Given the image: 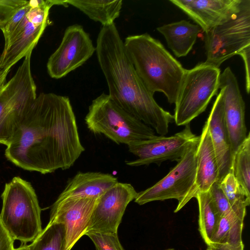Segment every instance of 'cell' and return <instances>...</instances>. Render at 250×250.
<instances>
[{
    "mask_svg": "<svg viewBox=\"0 0 250 250\" xmlns=\"http://www.w3.org/2000/svg\"><path fill=\"white\" fill-rule=\"evenodd\" d=\"M84 150L69 98L41 93L6 146L5 156L24 170L45 174L69 168Z\"/></svg>",
    "mask_w": 250,
    "mask_h": 250,
    "instance_id": "6da1fadb",
    "label": "cell"
},
{
    "mask_svg": "<svg viewBox=\"0 0 250 250\" xmlns=\"http://www.w3.org/2000/svg\"><path fill=\"white\" fill-rule=\"evenodd\" d=\"M96 53L108 87L109 96L122 108L165 136L173 115L156 102L146 87L126 52L115 24L103 26L97 40Z\"/></svg>",
    "mask_w": 250,
    "mask_h": 250,
    "instance_id": "7a4b0ae2",
    "label": "cell"
},
{
    "mask_svg": "<svg viewBox=\"0 0 250 250\" xmlns=\"http://www.w3.org/2000/svg\"><path fill=\"white\" fill-rule=\"evenodd\" d=\"M127 55L147 89L165 94L175 104L186 72L158 40L147 33L129 36L124 42Z\"/></svg>",
    "mask_w": 250,
    "mask_h": 250,
    "instance_id": "3957f363",
    "label": "cell"
},
{
    "mask_svg": "<svg viewBox=\"0 0 250 250\" xmlns=\"http://www.w3.org/2000/svg\"><path fill=\"white\" fill-rule=\"evenodd\" d=\"M0 222L12 238L26 244L33 241L42 230L41 208L29 182L14 177L5 185L1 194Z\"/></svg>",
    "mask_w": 250,
    "mask_h": 250,
    "instance_id": "277c9868",
    "label": "cell"
},
{
    "mask_svg": "<svg viewBox=\"0 0 250 250\" xmlns=\"http://www.w3.org/2000/svg\"><path fill=\"white\" fill-rule=\"evenodd\" d=\"M88 129L117 144L128 145L154 137L155 132L120 106L108 94L94 99L84 118Z\"/></svg>",
    "mask_w": 250,
    "mask_h": 250,
    "instance_id": "5b68a950",
    "label": "cell"
},
{
    "mask_svg": "<svg viewBox=\"0 0 250 250\" xmlns=\"http://www.w3.org/2000/svg\"><path fill=\"white\" fill-rule=\"evenodd\" d=\"M29 53L0 91V144L7 146L37 98Z\"/></svg>",
    "mask_w": 250,
    "mask_h": 250,
    "instance_id": "8992f818",
    "label": "cell"
},
{
    "mask_svg": "<svg viewBox=\"0 0 250 250\" xmlns=\"http://www.w3.org/2000/svg\"><path fill=\"white\" fill-rule=\"evenodd\" d=\"M220 69L206 62L186 69L175 103L174 120L177 125L189 124L206 110L219 85Z\"/></svg>",
    "mask_w": 250,
    "mask_h": 250,
    "instance_id": "52a82bcc",
    "label": "cell"
},
{
    "mask_svg": "<svg viewBox=\"0 0 250 250\" xmlns=\"http://www.w3.org/2000/svg\"><path fill=\"white\" fill-rule=\"evenodd\" d=\"M199 137L188 146L176 166L159 181L137 193L135 202L140 205L155 201L175 199L178 201L174 210L177 212L189 201L195 181Z\"/></svg>",
    "mask_w": 250,
    "mask_h": 250,
    "instance_id": "ba28073f",
    "label": "cell"
},
{
    "mask_svg": "<svg viewBox=\"0 0 250 250\" xmlns=\"http://www.w3.org/2000/svg\"><path fill=\"white\" fill-rule=\"evenodd\" d=\"M205 62L218 68L250 47V0H242L238 12L205 32Z\"/></svg>",
    "mask_w": 250,
    "mask_h": 250,
    "instance_id": "9c48e42d",
    "label": "cell"
},
{
    "mask_svg": "<svg viewBox=\"0 0 250 250\" xmlns=\"http://www.w3.org/2000/svg\"><path fill=\"white\" fill-rule=\"evenodd\" d=\"M56 5L68 6L66 0H33L32 8L18 28L5 42L0 57V67L11 68L21 59L32 52L50 23V9Z\"/></svg>",
    "mask_w": 250,
    "mask_h": 250,
    "instance_id": "30bf717a",
    "label": "cell"
},
{
    "mask_svg": "<svg viewBox=\"0 0 250 250\" xmlns=\"http://www.w3.org/2000/svg\"><path fill=\"white\" fill-rule=\"evenodd\" d=\"M95 51L96 47L83 26L70 25L58 48L48 59L47 72L52 78H62L82 65Z\"/></svg>",
    "mask_w": 250,
    "mask_h": 250,
    "instance_id": "8fae6325",
    "label": "cell"
},
{
    "mask_svg": "<svg viewBox=\"0 0 250 250\" xmlns=\"http://www.w3.org/2000/svg\"><path fill=\"white\" fill-rule=\"evenodd\" d=\"M185 126L182 131L169 137L156 135L128 145L129 151L138 158L127 161L126 164L138 167L154 163L160 166L167 160L178 162L189 144L199 136L192 132L189 124Z\"/></svg>",
    "mask_w": 250,
    "mask_h": 250,
    "instance_id": "7c38bea8",
    "label": "cell"
},
{
    "mask_svg": "<svg viewBox=\"0 0 250 250\" xmlns=\"http://www.w3.org/2000/svg\"><path fill=\"white\" fill-rule=\"evenodd\" d=\"M137 193L131 184L119 182L106 190L98 200L86 233H117L125 209Z\"/></svg>",
    "mask_w": 250,
    "mask_h": 250,
    "instance_id": "4fadbf2b",
    "label": "cell"
},
{
    "mask_svg": "<svg viewBox=\"0 0 250 250\" xmlns=\"http://www.w3.org/2000/svg\"><path fill=\"white\" fill-rule=\"evenodd\" d=\"M219 88L223 93L224 119L232 158L248 134L245 118V104L237 80L229 67L220 74Z\"/></svg>",
    "mask_w": 250,
    "mask_h": 250,
    "instance_id": "5bb4252c",
    "label": "cell"
},
{
    "mask_svg": "<svg viewBox=\"0 0 250 250\" xmlns=\"http://www.w3.org/2000/svg\"><path fill=\"white\" fill-rule=\"evenodd\" d=\"M99 198H68L56 201L52 206L50 222L62 223L66 234L65 250H71L85 235Z\"/></svg>",
    "mask_w": 250,
    "mask_h": 250,
    "instance_id": "9a60e30c",
    "label": "cell"
},
{
    "mask_svg": "<svg viewBox=\"0 0 250 250\" xmlns=\"http://www.w3.org/2000/svg\"><path fill=\"white\" fill-rule=\"evenodd\" d=\"M205 32L229 20L240 9L242 0H169Z\"/></svg>",
    "mask_w": 250,
    "mask_h": 250,
    "instance_id": "2e32d148",
    "label": "cell"
},
{
    "mask_svg": "<svg viewBox=\"0 0 250 250\" xmlns=\"http://www.w3.org/2000/svg\"><path fill=\"white\" fill-rule=\"evenodd\" d=\"M219 170L218 183L231 170L230 144L225 125L221 90L213 103L207 120Z\"/></svg>",
    "mask_w": 250,
    "mask_h": 250,
    "instance_id": "e0dca14e",
    "label": "cell"
},
{
    "mask_svg": "<svg viewBox=\"0 0 250 250\" xmlns=\"http://www.w3.org/2000/svg\"><path fill=\"white\" fill-rule=\"evenodd\" d=\"M196 155V175L190 200L197 192L208 191L214 183L218 182V167L207 121L200 136Z\"/></svg>",
    "mask_w": 250,
    "mask_h": 250,
    "instance_id": "ac0fdd59",
    "label": "cell"
},
{
    "mask_svg": "<svg viewBox=\"0 0 250 250\" xmlns=\"http://www.w3.org/2000/svg\"><path fill=\"white\" fill-rule=\"evenodd\" d=\"M113 175L99 172H78L68 182L57 201L68 198H99L118 182Z\"/></svg>",
    "mask_w": 250,
    "mask_h": 250,
    "instance_id": "d6986e66",
    "label": "cell"
},
{
    "mask_svg": "<svg viewBox=\"0 0 250 250\" xmlns=\"http://www.w3.org/2000/svg\"><path fill=\"white\" fill-rule=\"evenodd\" d=\"M157 30L165 37L168 47L179 58L191 50L202 29L197 24L183 20L158 27Z\"/></svg>",
    "mask_w": 250,
    "mask_h": 250,
    "instance_id": "ffe728a7",
    "label": "cell"
},
{
    "mask_svg": "<svg viewBox=\"0 0 250 250\" xmlns=\"http://www.w3.org/2000/svg\"><path fill=\"white\" fill-rule=\"evenodd\" d=\"M87 16L92 20L100 22L103 26L114 23L120 14L123 6L122 0H66Z\"/></svg>",
    "mask_w": 250,
    "mask_h": 250,
    "instance_id": "44dd1931",
    "label": "cell"
},
{
    "mask_svg": "<svg viewBox=\"0 0 250 250\" xmlns=\"http://www.w3.org/2000/svg\"><path fill=\"white\" fill-rule=\"evenodd\" d=\"M246 211L237 212L231 209L220 216L210 243L238 245L243 243L242 233Z\"/></svg>",
    "mask_w": 250,
    "mask_h": 250,
    "instance_id": "7402d4cb",
    "label": "cell"
},
{
    "mask_svg": "<svg viewBox=\"0 0 250 250\" xmlns=\"http://www.w3.org/2000/svg\"><path fill=\"white\" fill-rule=\"evenodd\" d=\"M194 198L198 204L199 230L208 246L211 243L220 216L213 205L209 191L198 192Z\"/></svg>",
    "mask_w": 250,
    "mask_h": 250,
    "instance_id": "603a6c76",
    "label": "cell"
},
{
    "mask_svg": "<svg viewBox=\"0 0 250 250\" xmlns=\"http://www.w3.org/2000/svg\"><path fill=\"white\" fill-rule=\"evenodd\" d=\"M27 245L28 250H65L64 225L58 221H49L40 234Z\"/></svg>",
    "mask_w": 250,
    "mask_h": 250,
    "instance_id": "cb8c5ba5",
    "label": "cell"
},
{
    "mask_svg": "<svg viewBox=\"0 0 250 250\" xmlns=\"http://www.w3.org/2000/svg\"><path fill=\"white\" fill-rule=\"evenodd\" d=\"M231 170L241 186L250 193V132L232 158Z\"/></svg>",
    "mask_w": 250,
    "mask_h": 250,
    "instance_id": "d4e9b609",
    "label": "cell"
},
{
    "mask_svg": "<svg viewBox=\"0 0 250 250\" xmlns=\"http://www.w3.org/2000/svg\"><path fill=\"white\" fill-rule=\"evenodd\" d=\"M219 186L235 211H246L250 204V193L239 184L231 170L219 182Z\"/></svg>",
    "mask_w": 250,
    "mask_h": 250,
    "instance_id": "484cf974",
    "label": "cell"
},
{
    "mask_svg": "<svg viewBox=\"0 0 250 250\" xmlns=\"http://www.w3.org/2000/svg\"><path fill=\"white\" fill-rule=\"evenodd\" d=\"M92 240L96 250H125L116 233L88 232L85 234Z\"/></svg>",
    "mask_w": 250,
    "mask_h": 250,
    "instance_id": "4316f807",
    "label": "cell"
},
{
    "mask_svg": "<svg viewBox=\"0 0 250 250\" xmlns=\"http://www.w3.org/2000/svg\"><path fill=\"white\" fill-rule=\"evenodd\" d=\"M32 5L33 0H28L26 3L17 11L4 28L1 30L5 42L10 38L21 23L27 14L32 8Z\"/></svg>",
    "mask_w": 250,
    "mask_h": 250,
    "instance_id": "83f0119b",
    "label": "cell"
},
{
    "mask_svg": "<svg viewBox=\"0 0 250 250\" xmlns=\"http://www.w3.org/2000/svg\"><path fill=\"white\" fill-rule=\"evenodd\" d=\"M26 0H0V29L2 30Z\"/></svg>",
    "mask_w": 250,
    "mask_h": 250,
    "instance_id": "f1b7e54d",
    "label": "cell"
},
{
    "mask_svg": "<svg viewBox=\"0 0 250 250\" xmlns=\"http://www.w3.org/2000/svg\"><path fill=\"white\" fill-rule=\"evenodd\" d=\"M211 200L220 216L227 214L232 209L218 182L214 183L209 190Z\"/></svg>",
    "mask_w": 250,
    "mask_h": 250,
    "instance_id": "f546056e",
    "label": "cell"
},
{
    "mask_svg": "<svg viewBox=\"0 0 250 250\" xmlns=\"http://www.w3.org/2000/svg\"><path fill=\"white\" fill-rule=\"evenodd\" d=\"M14 241L0 222V250H15Z\"/></svg>",
    "mask_w": 250,
    "mask_h": 250,
    "instance_id": "4dcf8cb0",
    "label": "cell"
},
{
    "mask_svg": "<svg viewBox=\"0 0 250 250\" xmlns=\"http://www.w3.org/2000/svg\"><path fill=\"white\" fill-rule=\"evenodd\" d=\"M239 55L242 58L245 69L246 90L248 94L250 90V47L244 49Z\"/></svg>",
    "mask_w": 250,
    "mask_h": 250,
    "instance_id": "1f68e13d",
    "label": "cell"
},
{
    "mask_svg": "<svg viewBox=\"0 0 250 250\" xmlns=\"http://www.w3.org/2000/svg\"><path fill=\"white\" fill-rule=\"evenodd\" d=\"M210 250H244L243 243L238 245H232L229 244L210 243L208 246Z\"/></svg>",
    "mask_w": 250,
    "mask_h": 250,
    "instance_id": "d6a6232c",
    "label": "cell"
},
{
    "mask_svg": "<svg viewBox=\"0 0 250 250\" xmlns=\"http://www.w3.org/2000/svg\"><path fill=\"white\" fill-rule=\"evenodd\" d=\"M10 68L4 69L0 67V91L3 88L6 82V77Z\"/></svg>",
    "mask_w": 250,
    "mask_h": 250,
    "instance_id": "836d02e7",
    "label": "cell"
},
{
    "mask_svg": "<svg viewBox=\"0 0 250 250\" xmlns=\"http://www.w3.org/2000/svg\"><path fill=\"white\" fill-rule=\"evenodd\" d=\"M15 250H28L27 249V245H24L17 249H16Z\"/></svg>",
    "mask_w": 250,
    "mask_h": 250,
    "instance_id": "e575fe53",
    "label": "cell"
},
{
    "mask_svg": "<svg viewBox=\"0 0 250 250\" xmlns=\"http://www.w3.org/2000/svg\"><path fill=\"white\" fill-rule=\"evenodd\" d=\"M207 250H209L208 248Z\"/></svg>",
    "mask_w": 250,
    "mask_h": 250,
    "instance_id": "d590c367",
    "label": "cell"
}]
</instances>
